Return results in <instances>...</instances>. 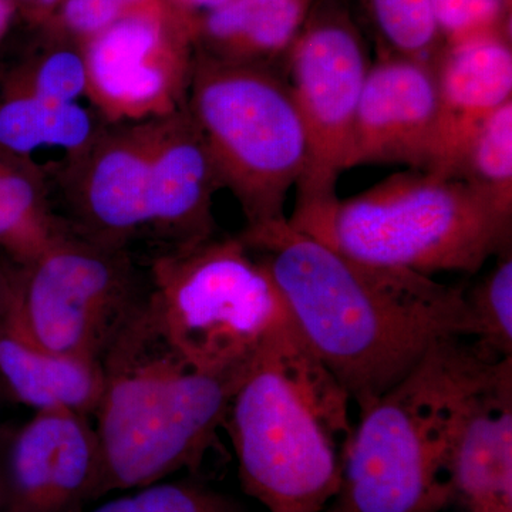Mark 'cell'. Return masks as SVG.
<instances>
[{"label":"cell","mask_w":512,"mask_h":512,"mask_svg":"<svg viewBox=\"0 0 512 512\" xmlns=\"http://www.w3.org/2000/svg\"><path fill=\"white\" fill-rule=\"evenodd\" d=\"M239 238L271 272L299 335L357 407L412 372L441 340L471 335L464 289L365 264L288 217Z\"/></svg>","instance_id":"6da1fadb"},{"label":"cell","mask_w":512,"mask_h":512,"mask_svg":"<svg viewBox=\"0 0 512 512\" xmlns=\"http://www.w3.org/2000/svg\"><path fill=\"white\" fill-rule=\"evenodd\" d=\"M350 400L289 320L235 390L225 417L245 493L268 512L325 511L355 426Z\"/></svg>","instance_id":"7a4b0ae2"},{"label":"cell","mask_w":512,"mask_h":512,"mask_svg":"<svg viewBox=\"0 0 512 512\" xmlns=\"http://www.w3.org/2000/svg\"><path fill=\"white\" fill-rule=\"evenodd\" d=\"M101 366L104 389L93 416L101 451V497L200 467L242 383L188 363L158 330L146 302Z\"/></svg>","instance_id":"3957f363"},{"label":"cell","mask_w":512,"mask_h":512,"mask_svg":"<svg viewBox=\"0 0 512 512\" xmlns=\"http://www.w3.org/2000/svg\"><path fill=\"white\" fill-rule=\"evenodd\" d=\"M490 362L464 339L441 340L372 402L346 443L323 512H450L448 458L458 414Z\"/></svg>","instance_id":"277c9868"},{"label":"cell","mask_w":512,"mask_h":512,"mask_svg":"<svg viewBox=\"0 0 512 512\" xmlns=\"http://www.w3.org/2000/svg\"><path fill=\"white\" fill-rule=\"evenodd\" d=\"M511 217L456 175L409 170L362 194L298 208L289 224L342 254L434 276L476 274L511 249Z\"/></svg>","instance_id":"5b68a950"},{"label":"cell","mask_w":512,"mask_h":512,"mask_svg":"<svg viewBox=\"0 0 512 512\" xmlns=\"http://www.w3.org/2000/svg\"><path fill=\"white\" fill-rule=\"evenodd\" d=\"M146 311L202 372L244 380L289 318L264 262L238 237L167 248L147 271Z\"/></svg>","instance_id":"8992f818"},{"label":"cell","mask_w":512,"mask_h":512,"mask_svg":"<svg viewBox=\"0 0 512 512\" xmlns=\"http://www.w3.org/2000/svg\"><path fill=\"white\" fill-rule=\"evenodd\" d=\"M185 107L247 227L285 218L305 170L306 137L284 74L195 50Z\"/></svg>","instance_id":"52a82bcc"},{"label":"cell","mask_w":512,"mask_h":512,"mask_svg":"<svg viewBox=\"0 0 512 512\" xmlns=\"http://www.w3.org/2000/svg\"><path fill=\"white\" fill-rule=\"evenodd\" d=\"M147 289V272L128 249L70 229L12 271L5 328L39 348L101 362L146 302Z\"/></svg>","instance_id":"ba28073f"},{"label":"cell","mask_w":512,"mask_h":512,"mask_svg":"<svg viewBox=\"0 0 512 512\" xmlns=\"http://www.w3.org/2000/svg\"><path fill=\"white\" fill-rule=\"evenodd\" d=\"M284 60L306 137L298 210L335 198L340 175L350 170L357 106L372 63L359 29L335 3L313 5Z\"/></svg>","instance_id":"9c48e42d"},{"label":"cell","mask_w":512,"mask_h":512,"mask_svg":"<svg viewBox=\"0 0 512 512\" xmlns=\"http://www.w3.org/2000/svg\"><path fill=\"white\" fill-rule=\"evenodd\" d=\"M195 16L173 6L130 13L84 42L86 99L106 123L168 116L187 103Z\"/></svg>","instance_id":"30bf717a"},{"label":"cell","mask_w":512,"mask_h":512,"mask_svg":"<svg viewBox=\"0 0 512 512\" xmlns=\"http://www.w3.org/2000/svg\"><path fill=\"white\" fill-rule=\"evenodd\" d=\"M156 119L107 123L76 156L57 167L72 212L70 229L111 248L148 231Z\"/></svg>","instance_id":"8fae6325"},{"label":"cell","mask_w":512,"mask_h":512,"mask_svg":"<svg viewBox=\"0 0 512 512\" xmlns=\"http://www.w3.org/2000/svg\"><path fill=\"white\" fill-rule=\"evenodd\" d=\"M5 512H77L101 497V451L90 417L35 412L9 434L3 456Z\"/></svg>","instance_id":"7c38bea8"},{"label":"cell","mask_w":512,"mask_h":512,"mask_svg":"<svg viewBox=\"0 0 512 512\" xmlns=\"http://www.w3.org/2000/svg\"><path fill=\"white\" fill-rule=\"evenodd\" d=\"M439 127L431 64L384 55L370 66L357 106L349 167L400 164L430 170Z\"/></svg>","instance_id":"4fadbf2b"},{"label":"cell","mask_w":512,"mask_h":512,"mask_svg":"<svg viewBox=\"0 0 512 512\" xmlns=\"http://www.w3.org/2000/svg\"><path fill=\"white\" fill-rule=\"evenodd\" d=\"M450 512H512V359L490 362L458 414Z\"/></svg>","instance_id":"5bb4252c"},{"label":"cell","mask_w":512,"mask_h":512,"mask_svg":"<svg viewBox=\"0 0 512 512\" xmlns=\"http://www.w3.org/2000/svg\"><path fill=\"white\" fill-rule=\"evenodd\" d=\"M222 181L200 128L187 107L157 117L148 231L168 248L215 237L214 195Z\"/></svg>","instance_id":"9a60e30c"},{"label":"cell","mask_w":512,"mask_h":512,"mask_svg":"<svg viewBox=\"0 0 512 512\" xmlns=\"http://www.w3.org/2000/svg\"><path fill=\"white\" fill-rule=\"evenodd\" d=\"M439 127L430 170L456 175L471 138L512 100L511 32L444 45L436 62Z\"/></svg>","instance_id":"2e32d148"},{"label":"cell","mask_w":512,"mask_h":512,"mask_svg":"<svg viewBox=\"0 0 512 512\" xmlns=\"http://www.w3.org/2000/svg\"><path fill=\"white\" fill-rule=\"evenodd\" d=\"M103 389L101 362L39 348L8 328L0 333L3 399L35 412L67 410L92 419Z\"/></svg>","instance_id":"e0dca14e"},{"label":"cell","mask_w":512,"mask_h":512,"mask_svg":"<svg viewBox=\"0 0 512 512\" xmlns=\"http://www.w3.org/2000/svg\"><path fill=\"white\" fill-rule=\"evenodd\" d=\"M316 0H231L195 18V50L232 63L284 59Z\"/></svg>","instance_id":"ac0fdd59"},{"label":"cell","mask_w":512,"mask_h":512,"mask_svg":"<svg viewBox=\"0 0 512 512\" xmlns=\"http://www.w3.org/2000/svg\"><path fill=\"white\" fill-rule=\"evenodd\" d=\"M106 124L79 101L59 103L0 87V151L20 160L36 164L33 156L43 148L76 156Z\"/></svg>","instance_id":"d6986e66"},{"label":"cell","mask_w":512,"mask_h":512,"mask_svg":"<svg viewBox=\"0 0 512 512\" xmlns=\"http://www.w3.org/2000/svg\"><path fill=\"white\" fill-rule=\"evenodd\" d=\"M69 231L50 204L46 171L0 151V251L23 266Z\"/></svg>","instance_id":"ffe728a7"},{"label":"cell","mask_w":512,"mask_h":512,"mask_svg":"<svg viewBox=\"0 0 512 512\" xmlns=\"http://www.w3.org/2000/svg\"><path fill=\"white\" fill-rule=\"evenodd\" d=\"M456 177L512 218V100L478 127L464 151Z\"/></svg>","instance_id":"44dd1931"},{"label":"cell","mask_w":512,"mask_h":512,"mask_svg":"<svg viewBox=\"0 0 512 512\" xmlns=\"http://www.w3.org/2000/svg\"><path fill=\"white\" fill-rule=\"evenodd\" d=\"M384 53L433 66L444 47L431 0H360Z\"/></svg>","instance_id":"7402d4cb"},{"label":"cell","mask_w":512,"mask_h":512,"mask_svg":"<svg viewBox=\"0 0 512 512\" xmlns=\"http://www.w3.org/2000/svg\"><path fill=\"white\" fill-rule=\"evenodd\" d=\"M473 345L488 359H512V252L497 255V264L473 288L464 289Z\"/></svg>","instance_id":"603a6c76"},{"label":"cell","mask_w":512,"mask_h":512,"mask_svg":"<svg viewBox=\"0 0 512 512\" xmlns=\"http://www.w3.org/2000/svg\"><path fill=\"white\" fill-rule=\"evenodd\" d=\"M0 87L59 103L79 101L86 97L82 49L62 45L46 50L5 76Z\"/></svg>","instance_id":"cb8c5ba5"},{"label":"cell","mask_w":512,"mask_h":512,"mask_svg":"<svg viewBox=\"0 0 512 512\" xmlns=\"http://www.w3.org/2000/svg\"><path fill=\"white\" fill-rule=\"evenodd\" d=\"M92 512H245L235 498L191 481H160L128 491Z\"/></svg>","instance_id":"d4e9b609"},{"label":"cell","mask_w":512,"mask_h":512,"mask_svg":"<svg viewBox=\"0 0 512 512\" xmlns=\"http://www.w3.org/2000/svg\"><path fill=\"white\" fill-rule=\"evenodd\" d=\"M444 45L510 32L511 0H431Z\"/></svg>","instance_id":"484cf974"},{"label":"cell","mask_w":512,"mask_h":512,"mask_svg":"<svg viewBox=\"0 0 512 512\" xmlns=\"http://www.w3.org/2000/svg\"><path fill=\"white\" fill-rule=\"evenodd\" d=\"M57 8L64 29L83 39V42L99 35L126 16L110 0H62Z\"/></svg>","instance_id":"4316f807"},{"label":"cell","mask_w":512,"mask_h":512,"mask_svg":"<svg viewBox=\"0 0 512 512\" xmlns=\"http://www.w3.org/2000/svg\"><path fill=\"white\" fill-rule=\"evenodd\" d=\"M10 293H12V271L3 268L0 264V333L3 332L8 320ZM0 400H3L0 390Z\"/></svg>","instance_id":"83f0119b"},{"label":"cell","mask_w":512,"mask_h":512,"mask_svg":"<svg viewBox=\"0 0 512 512\" xmlns=\"http://www.w3.org/2000/svg\"><path fill=\"white\" fill-rule=\"evenodd\" d=\"M228 2L231 0H180V9L188 15L197 16V13L210 12Z\"/></svg>","instance_id":"f1b7e54d"},{"label":"cell","mask_w":512,"mask_h":512,"mask_svg":"<svg viewBox=\"0 0 512 512\" xmlns=\"http://www.w3.org/2000/svg\"><path fill=\"white\" fill-rule=\"evenodd\" d=\"M110 2L119 6L126 15H130V13L134 12H141V10L158 8V6L164 5L165 3L163 0H110Z\"/></svg>","instance_id":"f546056e"},{"label":"cell","mask_w":512,"mask_h":512,"mask_svg":"<svg viewBox=\"0 0 512 512\" xmlns=\"http://www.w3.org/2000/svg\"><path fill=\"white\" fill-rule=\"evenodd\" d=\"M9 433L0 429V512H5L6 488L5 477H3V456H5L6 443H8Z\"/></svg>","instance_id":"4dcf8cb0"},{"label":"cell","mask_w":512,"mask_h":512,"mask_svg":"<svg viewBox=\"0 0 512 512\" xmlns=\"http://www.w3.org/2000/svg\"><path fill=\"white\" fill-rule=\"evenodd\" d=\"M13 16V5L10 0H0V37L5 35Z\"/></svg>","instance_id":"1f68e13d"},{"label":"cell","mask_w":512,"mask_h":512,"mask_svg":"<svg viewBox=\"0 0 512 512\" xmlns=\"http://www.w3.org/2000/svg\"><path fill=\"white\" fill-rule=\"evenodd\" d=\"M36 3L37 8L43 10V12H50V10L57 8L62 0H33Z\"/></svg>","instance_id":"d6a6232c"},{"label":"cell","mask_w":512,"mask_h":512,"mask_svg":"<svg viewBox=\"0 0 512 512\" xmlns=\"http://www.w3.org/2000/svg\"><path fill=\"white\" fill-rule=\"evenodd\" d=\"M163 2L168 3V5L173 6V8L180 9V0H163Z\"/></svg>","instance_id":"836d02e7"}]
</instances>
